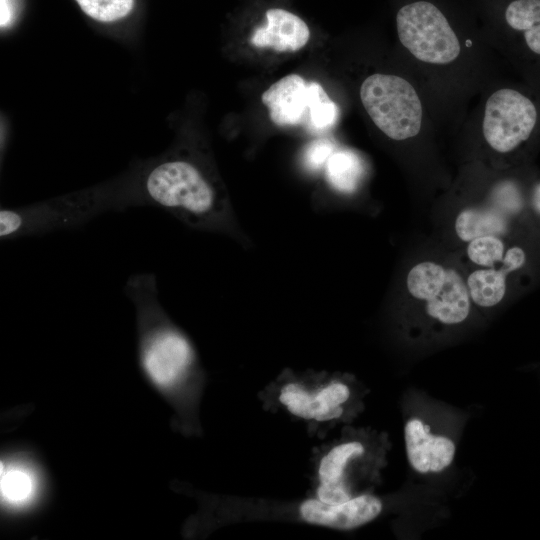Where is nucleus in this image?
<instances>
[{
	"instance_id": "obj_1",
	"label": "nucleus",
	"mask_w": 540,
	"mask_h": 540,
	"mask_svg": "<svg viewBox=\"0 0 540 540\" xmlns=\"http://www.w3.org/2000/svg\"><path fill=\"white\" fill-rule=\"evenodd\" d=\"M132 205L162 208L198 230L234 232L226 199L197 163L187 159L167 158L147 168Z\"/></svg>"
},
{
	"instance_id": "obj_2",
	"label": "nucleus",
	"mask_w": 540,
	"mask_h": 540,
	"mask_svg": "<svg viewBox=\"0 0 540 540\" xmlns=\"http://www.w3.org/2000/svg\"><path fill=\"white\" fill-rule=\"evenodd\" d=\"M130 192L93 189L34 205L0 209L2 241L70 230L110 211L131 207Z\"/></svg>"
},
{
	"instance_id": "obj_3",
	"label": "nucleus",
	"mask_w": 540,
	"mask_h": 540,
	"mask_svg": "<svg viewBox=\"0 0 540 540\" xmlns=\"http://www.w3.org/2000/svg\"><path fill=\"white\" fill-rule=\"evenodd\" d=\"M361 102L373 123L393 140L416 136L422 124V105L404 78L376 73L360 87Z\"/></svg>"
},
{
	"instance_id": "obj_4",
	"label": "nucleus",
	"mask_w": 540,
	"mask_h": 540,
	"mask_svg": "<svg viewBox=\"0 0 540 540\" xmlns=\"http://www.w3.org/2000/svg\"><path fill=\"white\" fill-rule=\"evenodd\" d=\"M409 295L424 304L427 315L443 325H457L469 316L471 298L466 280L451 267L434 261L415 264L406 277Z\"/></svg>"
},
{
	"instance_id": "obj_5",
	"label": "nucleus",
	"mask_w": 540,
	"mask_h": 540,
	"mask_svg": "<svg viewBox=\"0 0 540 540\" xmlns=\"http://www.w3.org/2000/svg\"><path fill=\"white\" fill-rule=\"evenodd\" d=\"M396 24L400 42L420 61L443 65L460 54L455 32L442 12L429 2L403 6L397 13Z\"/></svg>"
},
{
	"instance_id": "obj_6",
	"label": "nucleus",
	"mask_w": 540,
	"mask_h": 540,
	"mask_svg": "<svg viewBox=\"0 0 540 540\" xmlns=\"http://www.w3.org/2000/svg\"><path fill=\"white\" fill-rule=\"evenodd\" d=\"M536 121L537 110L529 98L514 89H499L486 102L483 135L492 149L507 153L530 137Z\"/></svg>"
},
{
	"instance_id": "obj_7",
	"label": "nucleus",
	"mask_w": 540,
	"mask_h": 540,
	"mask_svg": "<svg viewBox=\"0 0 540 540\" xmlns=\"http://www.w3.org/2000/svg\"><path fill=\"white\" fill-rule=\"evenodd\" d=\"M519 198L506 185L495 188L484 207L466 208L455 219V233L464 242L476 237L505 235L509 218L519 209Z\"/></svg>"
},
{
	"instance_id": "obj_8",
	"label": "nucleus",
	"mask_w": 540,
	"mask_h": 540,
	"mask_svg": "<svg viewBox=\"0 0 540 540\" xmlns=\"http://www.w3.org/2000/svg\"><path fill=\"white\" fill-rule=\"evenodd\" d=\"M350 389L340 381L310 391L298 383H288L279 394V401L294 416L318 422L331 421L343 413V404Z\"/></svg>"
},
{
	"instance_id": "obj_9",
	"label": "nucleus",
	"mask_w": 540,
	"mask_h": 540,
	"mask_svg": "<svg viewBox=\"0 0 540 540\" xmlns=\"http://www.w3.org/2000/svg\"><path fill=\"white\" fill-rule=\"evenodd\" d=\"M312 95V81L307 82L298 74H289L266 89L261 101L275 125L307 126Z\"/></svg>"
},
{
	"instance_id": "obj_10",
	"label": "nucleus",
	"mask_w": 540,
	"mask_h": 540,
	"mask_svg": "<svg viewBox=\"0 0 540 540\" xmlns=\"http://www.w3.org/2000/svg\"><path fill=\"white\" fill-rule=\"evenodd\" d=\"M382 511V502L373 495H360L341 503L307 499L300 514L308 523L339 530H349L374 520Z\"/></svg>"
},
{
	"instance_id": "obj_11",
	"label": "nucleus",
	"mask_w": 540,
	"mask_h": 540,
	"mask_svg": "<svg viewBox=\"0 0 540 540\" xmlns=\"http://www.w3.org/2000/svg\"><path fill=\"white\" fill-rule=\"evenodd\" d=\"M404 436L408 461L417 472H440L453 461L456 451L453 441L430 434L429 427L421 420H408Z\"/></svg>"
},
{
	"instance_id": "obj_12",
	"label": "nucleus",
	"mask_w": 540,
	"mask_h": 540,
	"mask_svg": "<svg viewBox=\"0 0 540 540\" xmlns=\"http://www.w3.org/2000/svg\"><path fill=\"white\" fill-rule=\"evenodd\" d=\"M309 39V27L300 17L284 9L272 8L266 11L265 25L254 30L250 43L257 48L295 52Z\"/></svg>"
},
{
	"instance_id": "obj_13",
	"label": "nucleus",
	"mask_w": 540,
	"mask_h": 540,
	"mask_svg": "<svg viewBox=\"0 0 540 540\" xmlns=\"http://www.w3.org/2000/svg\"><path fill=\"white\" fill-rule=\"evenodd\" d=\"M525 251L519 246L509 248L499 267H487L474 270L466 279L471 301L483 308L497 305L504 298L507 275L524 265Z\"/></svg>"
},
{
	"instance_id": "obj_14",
	"label": "nucleus",
	"mask_w": 540,
	"mask_h": 540,
	"mask_svg": "<svg viewBox=\"0 0 540 540\" xmlns=\"http://www.w3.org/2000/svg\"><path fill=\"white\" fill-rule=\"evenodd\" d=\"M363 453L364 447L357 441L338 444L326 453L318 467L319 500L334 504L351 498L344 484V473L349 462Z\"/></svg>"
},
{
	"instance_id": "obj_15",
	"label": "nucleus",
	"mask_w": 540,
	"mask_h": 540,
	"mask_svg": "<svg viewBox=\"0 0 540 540\" xmlns=\"http://www.w3.org/2000/svg\"><path fill=\"white\" fill-rule=\"evenodd\" d=\"M39 490L36 471L21 461H5L0 465V496L2 504L20 510L34 502Z\"/></svg>"
},
{
	"instance_id": "obj_16",
	"label": "nucleus",
	"mask_w": 540,
	"mask_h": 540,
	"mask_svg": "<svg viewBox=\"0 0 540 540\" xmlns=\"http://www.w3.org/2000/svg\"><path fill=\"white\" fill-rule=\"evenodd\" d=\"M326 179L335 190L354 192L364 175V164L357 153L349 149L333 151L325 164Z\"/></svg>"
},
{
	"instance_id": "obj_17",
	"label": "nucleus",
	"mask_w": 540,
	"mask_h": 540,
	"mask_svg": "<svg viewBox=\"0 0 540 540\" xmlns=\"http://www.w3.org/2000/svg\"><path fill=\"white\" fill-rule=\"evenodd\" d=\"M507 24L521 31L529 49L540 55V0H514L505 10Z\"/></svg>"
},
{
	"instance_id": "obj_18",
	"label": "nucleus",
	"mask_w": 540,
	"mask_h": 540,
	"mask_svg": "<svg viewBox=\"0 0 540 540\" xmlns=\"http://www.w3.org/2000/svg\"><path fill=\"white\" fill-rule=\"evenodd\" d=\"M312 92L307 128L313 132L329 129L338 119V107L318 82L312 81Z\"/></svg>"
},
{
	"instance_id": "obj_19",
	"label": "nucleus",
	"mask_w": 540,
	"mask_h": 540,
	"mask_svg": "<svg viewBox=\"0 0 540 540\" xmlns=\"http://www.w3.org/2000/svg\"><path fill=\"white\" fill-rule=\"evenodd\" d=\"M466 252L472 263L487 268L500 264L505 255V246L498 236H481L468 242Z\"/></svg>"
},
{
	"instance_id": "obj_20",
	"label": "nucleus",
	"mask_w": 540,
	"mask_h": 540,
	"mask_svg": "<svg viewBox=\"0 0 540 540\" xmlns=\"http://www.w3.org/2000/svg\"><path fill=\"white\" fill-rule=\"evenodd\" d=\"M81 10L94 20L113 22L127 16L134 0H75Z\"/></svg>"
},
{
	"instance_id": "obj_21",
	"label": "nucleus",
	"mask_w": 540,
	"mask_h": 540,
	"mask_svg": "<svg viewBox=\"0 0 540 540\" xmlns=\"http://www.w3.org/2000/svg\"><path fill=\"white\" fill-rule=\"evenodd\" d=\"M333 149V143L327 139H319L310 143L304 154L306 166L311 170L321 168L333 153Z\"/></svg>"
},
{
	"instance_id": "obj_22",
	"label": "nucleus",
	"mask_w": 540,
	"mask_h": 540,
	"mask_svg": "<svg viewBox=\"0 0 540 540\" xmlns=\"http://www.w3.org/2000/svg\"><path fill=\"white\" fill-rule=\"evenodd\" d=\"M1 6V27L7 26L12 17V9L9 0H0Z\"/></svg>"
},
{
	"instance_id": "obj_23",
	"label": "nucleus",
	"mask_w": 540,
	"mask_h": 540,
	"mask_svg": "<svg viewBox=\"0 0 540 540\" xmlns=\"http://www.w3.org/2000/svg\"><path fill=\"white\" fill-rule=\"evenodd\" d=\"M532 206L536 212L540 213V183L535 187L533 191Z\"/></svg>"
}]
</instances>
